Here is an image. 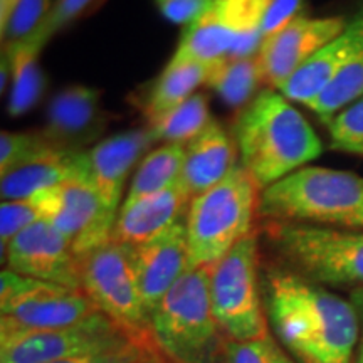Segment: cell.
I'll return each mask as SVG.
<instances>
[{"label":"cell","instance_id":"obj_1","mask_svg":"<svg viewBox=\"0 0 363 363\" xmlns=\"http://www.w3.org/2000/svg\"><path fill=\"white\" fill-rule=\"evenodd\" d=\"M266 310L281 343L303 363H353L358 313L353 303L291 271L266 276Z\"/></svg>","mask_w":363,"mask_h":363},{"label":"cell","instance_id":"obj_2","mask_svg":"<svg viewBox=\"0 0 363 363\" xmlns=\"http://www.w3.org/2000/svg\"><path fill=\"white\" fill-rule=\"evenodd\" d=\"M239 162L264 190L323 153L310 121L279 91L266 88L235 116Z\"/></svg>","mask_w":363,"mask_h":363},{"label":"cell","instance_id":"obj_3","mask_svg":"<svg viewBox=\"0 0 363 363\" xmlns=\"http://www.w3.org/2000/svg\"><path fill=\"white\" fill-rule=\"evenodd\" d=\"M257 217L337 229H363V177L303 167L261 190Z\"/></svg>","mask_w":363,"mask_h":363},{"label":"cell","instance_id":"obj_4","mask_svg":"<svg viewBox=\"0 0 363 363\" xmlns=\"http://www.w3.org/2000/svg\"><path fill=\"white\" fill-rule=\"evenodd\" d=\"M152 335L172 363H220L227 338L211 303V267L189 269L153 310Z\"/></svg>","mask_w":363,"mask_h":363},{"label":"cell","instance_id":"obj_5","mask_svg":"<svg viewBox=\"0 0 363 363\" xmlns=\"http://www.w3.org/2000/svg\"><path fill=\"white\" fill-rule=\"evenodd\" d=\"M261 189L242 163L216 187L190 202L187 219L189 269L211 267L254 230Z\"/></svg>","mask_w":363,"mask_h":363},{"label":"cell","instance_id":"obj_6","mask_svg":"<svg viewBox=\"0 0 363 363\" xmlns=\"http://www.w3.org/2000/svg\"><path fill=\"white\" fill-rule=\"evenodd\" d=\"M261 234L294 274L321 286L363 288V230L264 220Z\"/></svg>","mask_w":363,"mask_h":363},{"label":"cell","instance_id":"obj_7","mask_svg":"<svg viewBox=\"0 0 363 363\" xmlns=\"http://www.w3.org/2000/svg\"><path fill=\"white\" fill-rule=\"evenodd\" d=\"M81 289L4 269L0 274V348L35 333L74 325L96 313Z\"/></svg>","mask_w":363,"mask_h":363},{"label":"cell","instance_id":"obj_8","mask_svg":"<svg viewBox=\"0 0 363 363\" xmlns=\"http://www.w3.org/2000/svg\"><path fill=\"white\" fill-rule=\"evenodd\" d=\"M259 234L254 229L211 266L212 311L222 333L235 342L269 337L259 284Z\"/></svg>","mask_w":363,"mask_h":363},{"label":"cell","instance_id":"obj_9","mask_svg":"<svg viewBox=\"0 0 363 363\" xmlns=\"http://www.w3.org/2000/svg\"><path fill=\"white\" fill-rule=\"evenodd\" d=\"M79 281L98 311L135 342L158 352L128 247L110 240L81 256Z\"/></svg>","mask_w":363,"mask_h":363},{"label":"cell","instance_id":"obj_10","mask_svg":"<svg viewBox=\"0 0 363 363\" xmlns=\"http://www.w3.org/2000/svg\"><path fill=\"white\" fill-rule=\"evenodd\" d=\"M269 0H216L199 21L185 27L172 65L247 57L262 44V19Z\"/></svg>","mask_w":363,"mask_h":363},{"label":"cell","instance_id":"obj_11","mask_svg":"<svg viewBox=\"0 0 363 363\" xmlns=\"http://www.w3.org/2000/svg\"><path fill=\"white\" fill-rule=\"evenodd\" d=\"M33 197L43 207L44 220L51 222L69 240L78 257L111 240L118 212L104 203L88 182L67 180Z\"/></svg>","mask_w":363,"mask_h":363},{"label":"cell","instance_id":"obj_12","mask_svg":"<svg viewBox=\"0 0 363 363\" xmlns=\"http://www.w3.org/2000/svg\"><path fill=\"white\" fill-rule=\"evenodd\" d=\"M347 22L342 16H299L279 33L262 40L257 51L262 84L278 91L323 45L337 38Z\"/></svg>","mask_w":363,"mask_h":363},{"label":"cell","instance_id":"obj_13","mask_svg":"<svg viewBox=\"0 0 363 363\" xmlns=\"http://www.w3.org/2000/svg\"><path fill=\"white\" fill-rule=\"evenodd\" d=\"M2 259L7 269L27 278L81 289L79 257L51 222L39 220L11 240Z\"/></svg>","mask_w":363,"mask_h":363},{"label":"cell","instance_id":"obj_14","mask_svg":"<svg viewBox=\"0 0 363 363\" xmlns=\"http://www.w3.org/2000/svg\"><path fill=\"white\" fill-rule=\"evenodd\" d=\"M128 340L133 338L101 311H96L74 325L35 333L0 348V363H54Z\"/></svg>","mask_w":363,"mask_h":363},{"label":"cell","instance_id":"obj_15","mask_svg":"<svg viewBox=\"0 0 363 363\" xmlns=\"http://www.w3.org/2000/svg\"><path fill=\"white\" fill-rule=\"evenodd\" d=\"M110 120L101 104V91L76 84L51 99L40 133L61 152H86L99 143Z\"/></svg>","mask_w":363,"mask_h":363},{"label":"cell","instance_id":"obj_16","mask_svg":"<svg viewBox=\"0 0 363 363\" xmlns=\"http://www.w3.org/2000/svg\"><path fill=\"white\" fill-rule=\"evenodd\" d=\"M128 252L145 308L152 318L153 310L163 296L189 271V239L185 220L177 222L148 242L128 247Z\"/></svg>","mask_w":363,"mask_h":363},{"label":"cell","instance_id":"obj_17","mask_svg":"<svg viewBox=\"0 0 363 363\" xmlns=\"http://www.w3.org/2000/svg\"><path fill=\"white\" fill-rule=\"evenodd\" d=\"M153 143L155 140L145 126L113 135L84 152V182L111 211L120 212L126 179Z\"/></svg>","mask_w":363,"mask_h":363},{"label":"cell","instance_id":"obj_18","mask_svg":"<svg viewBox=\"0 0 363 363\" xmlns=\"http://www.w3.org/2000/svg\"><path fill=\"white\" fill-rule=\"evenodd\" d=\"M363 51V0L337 38L318 51L278 89L286 99L308 106Z\"/></svg>","mask_w":363,"mask_h":363},{"label":"cell","instance_id":"obj_19","mask_svg":"<svg viewBox=\"0 0 363 363\" xmlns=\"http://www.w3.org/2000/svg\"><path fill=\"white\" fill-rule=\"evenodd\" d=\"M192 197L180 180L174 187L133 203H123L118 212L111 240L125 247H135L155 239L177 222L185 220Z\"/></svg>","mask_w":363,"mask_h":363},{"label":"cell","instance_id":"obj_20","mask_svg":"<svg viewBox=\"0 0 363 363\" xmlns=\"http://www.w3.org/2000/svg\"><path fill=\"white\" fill-rule=\"evenodd\" d=\"M238 162V145L233 133L222 128L219 121L212 120L197 138L185 145L180 184L195 199L224 180Z\"/></svg>","mask_w":363,"mask_h":363},{"label":"cell","instance_id":"obj_21","mask_svg":"<svg viewBox=\"0 0 363 363\" xmlns=\"http://www.w3.org/2000/svg\"><path fill=\"white\" fill-rule=\"evenodd\" d=\"M74 179L84 180V152L51 150L2 175L0 195L2 202L19 201Z\"/></svg>","mask_w":363,"mask_h":363},{"label":"cell","instance_id":"obj_22","mask_svg":"<svg viewBox=\"0 0 363 363\" xmlns=\"http://www.w3.org/2000/svg\"><path fill=\"white\" fill-rule=\"evenodd\" d=\"M212 65H203V62L172 65V62H167L165 69L153 81L152 88L147 91L143 101L140 103V110L145 115L147 123L187 101L192 94H195V89L199 86L207 83Z\"/></svg>","mask_w":363,"mask_h":363},{"label":"cell","instance_id":"obj_23","mask_svg":"<svg viewBox=\"0 0 363 363\" xmlns=\"http://www.w3.org/2000/svg\"><path fill=\"white\" fill-rule=\"evenodd\" d=\"M259 84H262V78L257 54L247 57H224L214 62L206 83L229 106L240 110L256 98Z\"/></svg>","mask_w":363,"mask_h":363},{"label":"cell","instance_id":"obj_24","mask_svg":"<svg viewBox=\"0 0 363 363\" xmlns=\"http://www.w3.org/2000/svg\"><path fill=\"white\" fill-rule=\"evenodd\" d=\"M184 162L185 147L180 145H162L152 150L140 163L123 203H133L148 195L174 187L180 180Z\"/></svg>","mask_w":363,"mask_h":363},{"label":"cell","instance_id":"obj_25","mask_svg":"<svg viewBox=\"0 0 363 363\" xmlns=\"http://www.w3.org/2000/svg\"><path fill=\"white\" fill-rule=\"evenodd\" d=\"M12 62L11 96H9V115H24L39 101L44 88L43 71L39 66L40 51L33 45L19 43L12 45H2Z\"/></svg>","mask_w":363,"mask_h":363},{"label":"cell","instance_id":"obj_26","mask_svg":"<svg viewBox=\"0 0 363 363\" xmlns=\"http://www.w3.org/2000/svg\"><path fill=\"white\" fill-rule=\"evenodd\" d=\"M212 123L207 98L195 93L180 106L165 113L157 120L147 123L153 140L163 145H180L185 147L197 138Z\"/></svg>","mask_w":363,"mask_h":363},{"label":"cell","instance_id":"obj_27","mask_svg":"<svg viewBox=\"0 0 363 363\" xmlns=\"http://www.w3.org/2000/svg\"><path fill=\"white\" fill-rule=\"evenodd\" d=\"M51 9V0H0L2 45L19 44L38 33Z\"/></svg>","mask_w":363,"mask_h":363},{"label":"cell","instance_id":"obj_28","mask_svg":"<svg viewBox=\"0 0 363 363\" xmlns=\"http://www.w3.org/2000/svg\"><path fill=\"white\" fill-rule=\"evenodd\" d=\"M360 96H363V51L326 86L320 96L308 104V108L330 123L338 111Z\"/></svg>","mask_w":363,"mask_h":363},{"label":"cell","instance_id":"obj_29","mask_svg":"<svg viewBox=\"0 0 363 363\" xmlns=\"http://www.w3.org/2000/svg\"><path fill=\"white\" fill-rule=\"evenodd\" d=\"M328 131L331 148L363 157V96L331 118Z\"/></svg>","mask_w":363,"mask_h":363},{"label":"cell","instance_id":"obj_30","mask_svg":"<svg viewBox=\"0 0 363 363\" xmlns=\"http://www.w3.org/2000/svg\"><path fill=\"white\" fill-rule=\"evenodd\" d=\"M51 150L56 148L45 142L40 131H26V133L2 131L0 133V175H6L16 167Z\"/></svg>","mask_w":363,"mask_h":363},{"label":"cell","instance_id":"obj_31","mask_svg":"<svg viewBox=\"0 0 363 363\" xmlns=\"http://www.w3.org/2000/svg\"><path fill=\"white\" fill-rule=\"evenodd\" d=\"M54 363H163V357L160 352L147 348L135 340H128Z\"/></svg>","mask_w":363,"mask_h":363},{"label":"cell","instance_id":"obj_32","mask_svg":"<svg viewBox=\"0 0 363 363\" xmlns=\"http://www.w3.org/2000/svg\"><path fill=\"white\" fill-rule=\"evenodd\" d=\"M39 220H44V212L35 197L2 202V206H0V240H2V252L6 251L11 240L17 234H21L22 230Z\"/></svg>","mask_w":363,"mask_h":363},{"label":"cell","instance_id":"obj_33","mask_svg":"<svg viewBox=\"0 0 363 363\" xmlns=\"http://www.w3.org/2000/svg\"><path fill=\"white\" fill-rule=\"evenodd\" d=\"M91 2L93 0H56L52 4L48 19L40 26L38 33L30 35L27 40H22V43L33 45L38 51H43V48L52 39V35H56L67 24L78 19L81 13L91 6Z\"/></svg>","mask_w":363,"mask_h":363},{"label":"cell","instance_id":"obj_34","mask_svg":"<svg viewBox=\"0 0 363 363\" xmlns=\"http://www.w3.org/2000/svg\"><path fill=\"white\" fill-rule=\"evenodd\" d=\"M274 347L276 343L271 337L252 342L227 340L220 363H274Z\"/></svg>","mask_w":363,"mask_h":363},{"label":"cell","instance_id":"obj_35","mask_svg":"<svg viewBox=\"0 0 363 363\" xmlns=\"http://www.w3.org/2000/svg\"><path fill=\"white\" fill-rule=\"evenodd\" d=\"M155 4L167 21L190 26L201 19L216 0H155Z\"/></svg>","mask_w":363,"mask_h":363},{"label":"cell","instance_id":"obj_36","mask_svg":"<svg viewBox=\"0 0 363 363\" xmlns=\"http://www.w3.org/2000/svg\"><path fill=\"white\" fill-rule=\"evenodd\" d=\"M303 7V0H269L262 19V40L271 38L281 29H284L289 22L301 16L299 11Z\"/></svg>","mask_w":363,"mask_h":363},{"label":"cell","instance_id":"obj_37","mask_svg":"<svg viewBox=\"0 0 363 363\" xmlns=\"http://www.w3.org/2000/svg\"><path fill=\"white\" fill-rule=\"evenodd\" d=\"M352 303L358 311L363 313V288H357L355 291L352 293Z\"/></svg>","mask_w":363,"mask_h":363},{"label":"cell","instance_id":"obj_38","mask_svg":"<svg viewBox=\"0 0 363 363\" xmlns=\"http://www.w3.org/2000/svg\"><path fill=\"white\" fill-rule=\"evenodd\" d=\"M274 363H294V362L288 355H286L283 350H281L278 345H276L274 347Z\"/></svg>","mask_w":363,"mask_h":363},{"label":"cell","instance_id":"obj_39","mask_svg":"<svg viewBox=\"0 0 363 363\" xmlns=\"http://www.w3.org/2000/svg\"><path fill=\"white\" fill-rule=\"evenodd\" d=\"M355 363H363V342H362V347H360V352H358V357Z\"/></svg>","mask_w":363,"mask_h":363}]
</instances>
